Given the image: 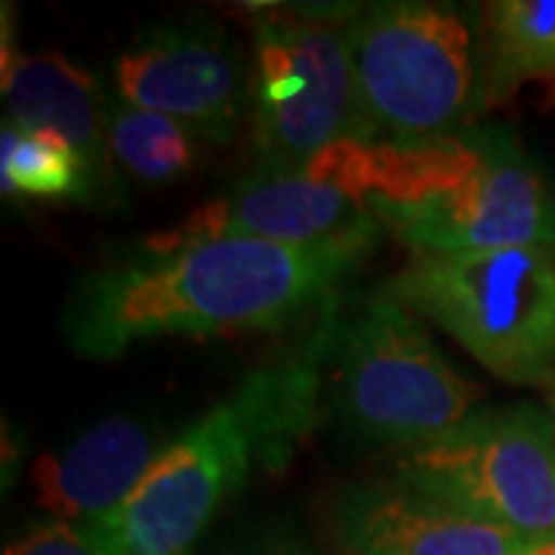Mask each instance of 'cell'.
<instances>
[{"label": "cell", "mask_w": 555, "mask_h": 555, "mask_svg": "<svg viewBox=\"0 0 555 555\" xmlns=\"http://www.w3.org/2000/svg\"><path fill=\"white\" fill-rule=\"evenodd\" d=\"M115 83L124 105L167 115L210 142L232 139L250 100L238 50L204 16L139 35L115 62Z\"/></svg>", "instance_id": "cell-10"}, {"label": "cell", "mask_w": 555, "mask_h": 555, "mask_svg": "<svg viewBox=\"0 0 555 555\" xmlns=\"http://www.w3.org/2000/svg\"><path fill=\"white\" fill-rule=\"evenodd\" d=\"M0 83L10 124L22 133H60L90 170L93 189L108 177V120L100 80L62 53H22L10 35V7H3Z\"/></svg>", "instance_id": "cell-13"}, {"label": "cell", "mask_w": 555, "mask_h": 555, "mask_svg": "<svg viewBox=\"0 0 555 555\" xmlns=\"http://www.w3.org/2000/svg\"><path fill=\"white\" fill-rule=\"evenodd\" d=\"M195 130L167 115L118 105L108 120V155L139 185H167L195 170Z\"/></svg>", "instance_id": "cell-15"}, {"label": "cell", "mask_w": 555, "mask_h": 555, "mask_svg": "<svg viewBox=\"0 0 555 555\" xmlns=\"http://www.w3.org/2000/svg\"><path fill=\"white\" fill-rule=\"evenodd\" d=\"M377 232L324 244L217 238L142 250L83 275L62 306V337L83 358L115 361L155 337L278 331L327 302Z\"/></svg>", "instance_id": "cell-1"}, {"label": "cell", "mask_w": 555, "mask_h": 555, "mask_svg": "<svg viewBox=\"0 0 555 555\" xmlns=\"http://www.w3.org/2000/svg\"><path fill=\"white\" fill-rule=\"evenodd\" d=\"M331 356L337 358V411L364 441L414 451L476 414V386L386 294L367 299L339 327Z\"/></svg>", "instance_id": "cell-6"}, {"label": "cell", "mask_w": 555, "mask_h": 555, "mask_svg": "<svg viewBox=\"0 0 555 555\" xmlns=\"http://www.w3.org/2000/svg\"><path fill=\"white\" fill-rule=\"evenodd\" d=\"M167 444V436L149 420L108 416L68 448L35 460L31 485L38 503L60 521L90 525L137 491Z\"/></svg>", "instance_id": "cell-12"}, {"label": "cell", "mask_w": 555, "mask_h": 555, "mask_svg": "<svg viewBox=\"0 0 555 555\" xmlns=\"http://www.w3.org/2000/svg\"><path fill=\"white\" fill-rule=\"evenodd\" d=\"M377 139H337L291 173H257L201 204L177 229L145 241V250H177L217 238L324 244L377 232Z\"/></svg>", "instance_id": "cell-9"}, {"label": "cell", "mask_w": 555, "mask_h": 555, "mask_svg": "<svg viewBox=\"0 0 555 555\" xmlns=\"http://www.w3.org/2000/svg\"><path fill=\"white\" fill-rule=\"evenodd\" d=\"M0 177L7 195L35 198H90L93 179L75 145L60 133H22L16 124L0 130Z\"/></svg>", "instance_id": "cell-16"}, {"label": "cell", "mask_w": 555, "mask_h": 555, "mask_svg": "<svg viewBox=\"0 0 555 555\" xmlns=\"http://www.w3.org/2000/svg\"><path fill=\"white\" fill-rule=\"evenodd\" d=\"M525 555H555V540H550V543H531Z\"/></svg>", "instance_id": "cell-19"}, {"label": "cell", "mask_w": 555, "mask_h": 555, "mask_svg": "<svg viewBox=\"0 0 555 555\" xmlns=\"http://www.w3.org/2000/svg\"><path fill=\"white\" fill-rule=\"evenodd\" d=\"M396 481L525 543L555 540V420L534 404L476 411L396 463Z\"/></svg>", "instance_id": "cell-7"}, {"label": "cell", "mask_w": 555, "mask_h": 555, "mask_svg": "<svg viewBox=\"0 0 555 555\" xmlns=\"http://www.w3.org/2000/svg\"><path fill=\"white\" fill-rule=\"evenodd\" d=\"M3 555H102L100 546L93 543V537L83 531V525L72 521H43L38 528H31L28 534L13 540Z\"/></svg>", "instance_id": "cell-17"}, {"label": "cell", "mask_w": 555, "mask_h": 555, "mask_svg": "<svg viewBox=\"0 0 555 555\" xmlns=\"http://www.w3.org/2000/svg\"><path fill=\"white\" fill-rule=\"evenodd\" d=\"M254 53L257 173L299 170L337 139H379L358 100L346 31L309 16L266 13Z\"/></svg>", "instance_id": "cell-8"}, {"label": "cell", "mask_w": 555, "mask_h": 555, "mask_svg": "<svg viewBox=\"0 0 555 555\" xmlns=\"http://www.w3.org/2000/svg\"><path fill=\"white\" fill-rule=\"evenodd\" d=\"M334 334L337 327L318 331L302 352L247 374L232 396L173 438L115 513L83 525L100 553L192 555L219 506L257 469H284L315 429L321 361L334 349Z\"/></svg>", "instance_id": "cell-2"}, {"label": "cell", "mask_w": 555, "mask_h": 555, "mask_svg": "<svg viewBox=\"0 0 555 555\" xmlns=\"http://www.w3.org/2000/svg\"><path fill=\"white\" fill-rule=\"evenodd\" d=\"M488 93L503 102L525 80L555 78V0L488 7Z\"/></svg>", "instance_id": "cell-14"}, {"label": "cell", "mask_w": 555, "mask_h": 555, "mask_svg": "<svg viewBox=\"0 0 555 555\" xmlns=\"http://www.w3.org/2000/svg\"><path fill=\"white\" fill-rule=\"evenodd\" d=\"M374 217L423 254L555 250V195L506 127L426 142L377 139Z\"/></svg>", "instance_id": "cell-3"}, {"label": "cell", "mask_w": 555, "mask_h": 555, "mask_svg": "<svg viewBox=\"0 0 555 555\" xmlns=\"http://www.w3.org/2000/svg\"><path fill=\"white\" fill-rule=\"evenodd\" d=\"M339 543L349 555H525L506 528L466 516L401 481H371L339 496Z\"/></svg>", "instance_id": "cell-11"}, {"label": "cell", "mask_w": 555, "mask_h": 555, "mask_svg": "<svg viewBox=\"0 0 555 555\" xmlns=\"http://www.w3.org/2000/svg\"><path fill=\"white\" fill-rule=\"evenodd\" d=\"M346 35L358 100L377 137L426 142L463 130L476 102V56L454 7L379 3Z\"/></svg>", "instance_id": "cell-5"}, {"label": "cell", "mask_w": 555, "mask_h": 555, "mask_svg": "<svg viewBox=\"0 0 555 555\" xmlns=\"http://www.w3.org/2000/svg\"><path fill=\"white\" fill-rule=\"evenodd\" d=\"M250 555H312L309 550H302L299 543H269V546H262V550H257V553Z\"/></svg>", "instance_id": "cell-18"}, {"label": "cell", "mask_w": 555, "mask_h": 555, "mask_svg": "<svg viewBox=\"0 0 555 555\" xmlns=\"http://www.w3.org/2000/svg\"><path fill=\"white\" fill-rule=\"evenodd\" d=\"M386 297L436 321L494 377L516 386L555 377V250H416Z\"/></svg>", "instance_id": "cell-4"}]
</instances>
